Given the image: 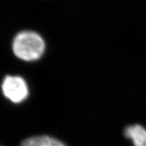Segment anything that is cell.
<instances>
[{
  "label": "cell",
  "instance_id": "6da1fadb",
  "mask_svg": "<svg viewBox=\"0 0 146 146\" xmlns=\"http://www.w3.org/2000/svg\"><path fill=\"white\" fill-rule=\"evenodd\" d=\"M44 40L39 34L33 31L19 33L12 43V50L19 59L32 62L39 59L45 52Z\"/></svg>",
  "mask_w": 146,
  "mask_h": 146
},
{
  "label": "cell",
  "instance_id": "7a4b0ae2",
  "mask_svg": "<svg viewBox=\"0 0 146 146\" xmlns=\"http://www.w3.org/2000/svg\"><path fill=\"white\" fill-rule=\"evenodd\" d=\"M2 91L5 98L14 103L23 102L29 95L27 83L18 76H6L2 83Z\"/></svg>",
  "mask_w": 146,
  "mask_h": 146
},
{
  "label": "cell",
  "instance_id": "3957f363",
  "mask_svg": "<svg viewBox=\"0 0 146 146\" xmlns=\"http://www.w3.org/2000/svg\"><path fill=\"white\" fill-rule=\"evenodd\" d=\"M124 135L132 140L134 146H146V129L141 125L128 126L124 131Z\"/></svg>",
  "mask_w": 146,
  "mask_h": 146
},
{
  "label": "cell",
  "instance_id": "277c9868",
  "mask_svg": "<svg viewBox=\"0 0 146 146\" xmlns=\"http://www.w3.org/2000/svg\"><path fill=\"white\" fill-rule=\"evenodd\" d=\"M21 146H66L62 142L49 136H35L24 140Z\"/></svg>",
  "mask_w": 146,
  "mask_h": 146
}]
</instances>
